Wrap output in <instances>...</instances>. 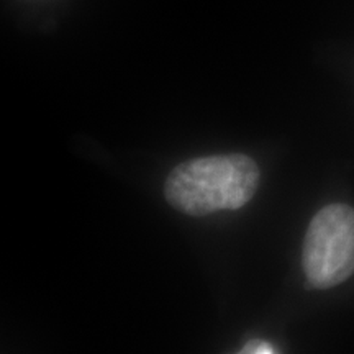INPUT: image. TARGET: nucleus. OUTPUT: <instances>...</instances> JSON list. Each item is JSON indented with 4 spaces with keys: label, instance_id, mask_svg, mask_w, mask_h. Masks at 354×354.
Returning <instances> with one entry per match:
<instances>
[{
    "label": "nucleus",
    "instance_id": "obj_1",
    "mask_svg": "<svg viewBox=\"0 0 354 354\" xmlns=\"http://www.w3.org/2000/svg\"><path fill=\"white\" fill-rule=\"evenodd\" d=\"M258 185L259 169L253 159L245 154H221L176 166L166 179L165 196L176 210L205 216L246 205Z\"/></svg>",
    "mask_w": 354,
    "mask_h": 354
},
{
    "label": "nucleus",
    "instance_id": "obj_3",
    "mask_svg": "<svg viewBox=\"0 0 354 354\" xmlns=\"http://www.w3.org/2000/svg\"><path fill=\"white\" fill-rule=\"evenodd\" d=\"M241 353H245V354H272V353H276V349H274L272 344L261 342V339H251V342H248L245 346H243Z\"/></svg>",
    "mask_w": 354,
    "mask_h": 354
},
{
    "label": "nucleus",
    "instance_id": "obj_2",
    "mask_svg": "<svg viewBox=\"0 0 354 354\" xmlns=\"http://www.w3.org/2000/svg\"><path fill=\"white\" fill-rule=\"evenodd\" d=\"M304 272L310 289H330L354 272V209L343 203L323 207L304 241Z\"/></svg>",
    "mask_w": 354,
    "mask_h": 354
}]
</instances>
